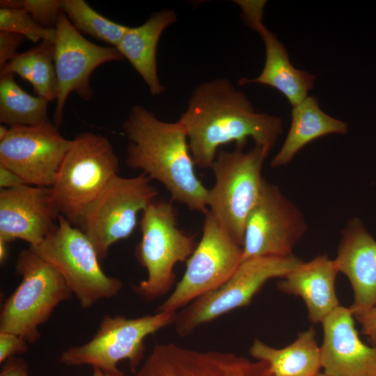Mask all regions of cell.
Returning <instances> with one entry per match:
<instances>
[{
    "label": "cell",
    "mask_w": 376,
    "mask_h": 376,
    "mask_svg": "<svg viewBox=\"0 0 376 376\" xmlns=\"http://www.w3.org/2000/svg\"><path fill=\"white\" fill-rule=\"evenodd\" d=\"M122 127L129 140L127 166L160 182L171 200L206 214L208 189L196 174L187 136L180 123L161 120L143 106L136 104Z\"/></svg>",
    "instance_id": "2"
},
{
    "label": "cell",
    "mask_w": 376,
    "mask_h": 376,
    "mask_svg": "<svg viewBox=\"0 0 376 376\" xmlns=\"http://www.w3.org/2000/svg\"><path fill=\"white\" fill-rule=\"evenodd\" d=\"M61 8L79 33L115 47L129 27L104 17L84 0H62Z\"/></svg>",
    "instance_id": "26"
},
{
    "label": "cell",
    "mask_w": 376,
    "mask_h": 376,
    "mask_svg": "<svg viewBox=\"0 0 376 376\" xmlns=\"http://www.w3.org/2000/svg\"><path fill=\"white\" fill-rule=\"evenodd\" d=\"M0 6L22 9L40 26L52 29L63 11L58 0H1Z\"/></svg>",
    "instance_id": "28"
},
{
    "label": "cell",
    "mask_w": 376,
    "mask_h": 376,
    "mask_svg": "<svg viewBox=\"0 0 376 376\" xmlns=\"http://www.w3.org/2000/svg\"><path fill=\"white\" fill-rule=\"evenodd\" d=\"M177 21L175 11L162 9L142 24L128 29L116 48L129 61L147 85L152 95L166 91L157 68V48L164 30Z\"/></svg>",
    "instance_id": "21"
},
{
    "label": "cell",
    "mask_w": 376,
    "mask_h": 376,
    "mask_svg": "<svg viewBox=\"0 0 376 376\" xmlns=\"http://www.w3.org/2000/svg\"><path fill=\"white\" fill-rule=\"evenodd\" d=\"M119 160L108 139L90 132L72 139L51 187L55 207L77 226L86 207L116 175Z\"/></svg>",
    "instance_id": "4"
},
{
    "label": "cell",
    "mask_w": 376,
    "mask_h": 376,
    "mask_svg": "<svg viewBox=\"0 0 376 376\" xmlns=\"http://www.w3.org/2000/svg\"><path fill=\"white\" fill-rule=\"evenodd\" d=\"M268 154L258 145L247 152L240 148L222 150L210 168L215 182L208 189V210L242 246L246 218L260 194L262 168Z\"/></svg>",
    "instance_id": "7"
},
{
    "label": "cell",
    "mask_w": 376,
    "mask_h": 376,
    "mask_svg": "<svg viewBox=\"0 0 376 376\" xmlns=\"http://www.w3.org/2000/svg\"><path fill=\"white\" fill-rule=\"evenodd\" d=\"M347 130V123L324 113L317 98L308 96L292 107L290 127L282 146L272 159L270 166H285L312 141L331 134H345Z\"/></svg>",
    "instance_id": "22"
},
{
    "label": "cell",
    "mask_w": 376,
    "mask_h": 376,
    "mask_svg": "<svg viewBox=\"0 0 376 376\" xmlns=\"http://www.w3.org/2000/svg\"><path fill=\"white\" fill-rule=\"evenodd\" d=\"M93 368V372L92 376H125L124 373L122 371L119 373H111L105 372L98 368Z\"/></svg>",
    "instance_id": "35"
},
{
    "label": "cell",
    "mask_w": 376,
    "mask_h": 376,
    "mask_svg": "<svg viewBox=\"0 0 376 376\" xmlns=\"http://www.w3.org/2000/svg\"><path fill=\"white\" fill-rule=\"evenodd\" d=\"M315 376H329L326 374H324V373H319L317 375Z\"/></svg>",
    "instance_id": "37"
},
{
    "label": "cell",
    "mask_w": 376,
    "mask_h": 376,
    "mask_svg": "<svg viewBox=\"0 0 376 376\" xmlns=\"http://www.w3.org/2000/svg\"><path fill=\"white\" fill-rule=\"evenodd\" d=\"M354 317L361 324L363 334L368 338L372 346L376 347V306Z\"/></svg>",
    "instance_id": "31"
},
{
    "label": "cell",
    "mask_w": 376,
    "mask_h": 376,
    "mask_svg": "<svg viewBox=\"0 0 376 376\" xmlns=\"http://www.w3.org/2000/svg\"><path fill=\"white\" fill-rule=\"evenodd\" d=\"M58 216L51 187L0 189V240H22L36 246L55 228Z\"/></svg>",
    "instance_id": "16"
},
{
    "label": "cell",
    "mask_w": 376,
    "mask_h": 376,
    "mask_svg": "<svg viewBox=\"0 0 376 376\" xmlns=\"http://www.w3.org/2000/svg\"><path fill=\"white\" fill-rule=\"evenodd\" d=\"M303 260L292 255L262 256L243 260L219 288L191 301L177 312L175 331L187 336L202 324L236 308L249 305L270 279L284 278Z\"/></svg>",
    "instance_id": "10"
},
{
    "label": "cell",
    "mask_w": 376,
    "mask_h": 376,
    "mask_svg": "<svg viewBox=\"0 0 376 376\" xmlns=\"http://www.w3.org/2000/svg\"><path fill=\"white\" fill-rule=\"evenodd\" d=\"M54 41L42 40L18 54L0 69V74L19 75L29 82L37 96L47 101L56 99V77L54 63Z\"/></svg>",
    "instance_id": "24"
},
{
    "label": "cell",
    "mask_w": 376,
    "mask_h": 376,
    "mask_svg": "<svg viewBox=\"0 0 376 376\" xmlns=\"http://www.w3.org/2000/svg\"><path fill=\"white\" fill-rule=\"evenodd\" d=\"M8 243L0 240V263H3L8 256Z\"/></svg>",
    "instance_id": "34"
},
{
    "label": "cell",
    "mask_w": 376,
    "mask_h": 376,
    "mask_svg": "<svg viewBox=\"0 0 376 376\" xmlns=\"http://www.w3.org/2000/svg\"><path fill=\"white\" fill-rule=\"evenodd\" d=\"M242 246L208 211L202 236L187 260L183 276L157 311L177 312L222 285L242 262Z\"/></svg>",
    "instance_id": "11"
},
{
    "label": "cell",
    "mask_w": 376,
    "mask_h": 376,
    "mask_svg": "<svg viewBox=\"0 0 376 376\" xmlns=\"http://www.w3.org/2000/svg\"><path fill=\"white\" fill-rule=\"evenodd\" d=\"M0 31L21 34L34 42L54 41L56 36L55 29L40 26L25 10L11 7H0Z\"/></svg>",
    "instance_id": "27"
},
{
    "label": "cell",
    "mask_w": 376,
    "mask_h": 376,
    "mask_svg": "<svg viewBox=\"0 0 376 376\" xmlns=\"http://www.w3.org/2000/svg\"><path fill=\"white\" fill-rule=\"evenodd\" d=\"M176 315L177 312L166 311L135 318L104 315L92 338L63 350L59 361L68 366L88 365L116 373L120 372L118 363L127 360L136 374L143 358L146 338L174 324Z\"/></svg>",
    "instance_id": "9"
},
{
    "label": "cell",
    "mask_w": 376,
    "mask_h": 376,
    "mask_svg": "<svg viewBox=\"0 0 376 376\" xmlns=\"http://www.w3.org/2000/svg\"><path fill=\"white\" fill-rule=\"evenodd\" d=\"M306 229V221L297 206L278 186L264 179L260 196L246 220L242 261L292 255Z\"/></svg>",
    "instance_id": "12"
},
{
    "label": "cell",
    "mask_w": 376,
    "mask_h": 376,
    "mask_svg": "<svg viewBox=\"0 0 376 376\" xmlns=\"http://www.w3.org/2000/svg\"><path fill=\"white\" fill-rule=\"evenodd\" d=\"M0 376H29L27 363L22 358L13 357L3 363Z\"/></svg>",
    "instance_id": "32"
},
{
    "label": "cell",
    "mask_w": 376,
    "mask_h": 376,
    "mask_svg": "<svg viewBox=\"0 0 376 376\" xmlns=\"http://www.w3.org/2000/svg\"><path fill=\"white\" fill-rule=\"evenodd\" d=\"M338 270L334 259L319 255L308 262H302L278 284L285 293L300 297L313 323L322 322L340 306L335 290Z\"/></svg>",
    "instance_id": "20"
},
{
    "label": "cell",
    "mask_w": 376,
    "mask_h": 376,
    "mask_svg": "<svg viewBox=\"0 0 376 376\" xmlns=\"http://www.w3.org/2000/svg\"><path fill=\"white\" fill-rule=\"evenodd\" d=\"M141 215V238L135 256L146 269L147 277L133 290L141 299L150 301L171 290L175 281V265L187 260L197 244L194 236L179 228L176 210L171 202L155 200Z\"/></svg>",
    "instance_id": "5"
},
{
    "label": "cell",
    "mask_w": 376,
    "mask_h": 376,
    "mask_svg": "<svg viewBox=\"0 0 376 376\" xmlns=\"http://www.w3.org/2000/svg\"><path fill=\"white\" fill-rule=\"evenodd\" d=\"M71 142L49 120L9 127L0 140V166L16 173L26 185L51 187Z\"/></svg>",
    "instance_id": "13"
},
{
    "label": "cell",
    "mask_w": 376,
    "mask_h": 376,
    "mask_svg": "<svg viewBox=\"0 0 376 376\" xmlns=\"http://www.w3.org/2000/svg\"><path fill=\"white\" fill-rule=\"evenodd\" d=\"M157 195L143 173L130 178L116 175L86 207L76 226L90 240L100 261L113 244L132 234L139 214Z\"/></svg>",
    "instance_id": "8"
},
{
    "label": "cell",
    "mask_w": 376,
    "mask_h": 376,
    "mask_svg": "<svg viewBox=\"0 0 376 376\" xmlns=\"http://www.w3.org/2000/svg\"><path fill=\"white\" fill-rule=\"evenodd\" d=\"M15 274L22 281L1 306L0 331L19 336L33 345L41 336L40 326L73 294L59 272L31 246L19 253Z\"/></svg>",
    "instance_id": "3"
},
{
    "label": "cell",
    "mask_w": 376,
    "mask_h": 376,
    "mask_svg": "<svg viewBox=\"0 0 376 376\" xmlns=\"http://www.w3.org/2000/svg\"><path fill=\"white\" fill-rule=\"evenodd\" d=\"M54 63L56 77V104L54 114L60 126L68 95L75 92L85 100L93 97L89 85L92 72L100 65L125 59L115 47L97 45L86 39L62 11L55 28Z\"/></svg>",
    "instance_id": "14"
},
{
    "label": "cell",
    "mask_w": 376,
    "mask_h": 376,
    "mask_svg": "<svg viewBox=\"0 0 376 376\" xmlns=\"http://www.w3.org/2000/svg\"><path fill=\"white\" fill-rule=\"evenodd\" d=\"M338 272L349 279L354 301L349 307L354 316L376 306V240L359 217L349 220L341 231L334 259Z\"/></svg>",
    "instance_id": "19"
},
{
    "label": "cell",
    "mask_w": 376,
    "mask_h": 376,
    "mask_svg": "<svg viewBox=\"0 0 376 376\" xmlns=\"http://www.w3.org/2000/svg\"><path fill=\"white\" fill-rule=\"evenodd\" d=\"M242 11L244 23L256 31L263 40L265 61L261 73L254 79L242 78L240 85L260 84L281 93L293 107L308 97L313 88L315 75L295 68L290 61L288 53L276 36L263 22L266 1H235Z\"/></svg>",
    "instance_id": "17"
},
{
    "label": "cell",
    "mask_w": 376,
    "mask_h": 376,
    "mask_svg": "<svg viewBox=\"0 0 376 376\" xmlns=\"http://www.w3.org/2000/svg\"><path fill=\"white\" fill-rule=\"evenodd\" d=\"M353 317L340 305L321 322V366L329 376H376V347L362 342Z\"/></svg>",
    "instance_id": "18"
},
{
    "label": "cell",
    "mask_w": 376,
    "mask_h": 376,
    "mask_svg": "<svg viewBox=\"0 0 376 376\" xmlns=\"http://www.w3.org/2000/svg\"><path fill=\"white\" fill-rule=\"evenodd\" d=\"M136 376H274L263 361L231 352L155 344Z\"/></svg>",
    "instance_id": "15"
},
{
    "label": "cell",
    "mask_w": 376,
    "mask_h": 376,
    "mask_svg": "<svg viewBox=\"0 0 376 376\" xmlns=\"http://www.w3.org/2000/svg\"><path fill=\"white\" fill-rule=\"evenodd\" d=\"M25 37L21 34L0 31V69L17 54V49L22 45Z\"/></svg>",
    "instance_id": "30"
},
{
    "label": "cell",
    "mask_w": 376,
    "mask_h": 376,
    "mask_svg": "<svg viewBox=\"0 0 376 376\" xmlns=\"http://www.w3.org/2000/svg\"><path fill=\"white\" fill-rule=\"evenodd\" d=\"M28 344L29 343L19 336L0 331V363H4L16 354L27 352Z\"/></svg>",
    "instance_id": "29"
},
{
    "label": "cell",
    "mask_w": 376,
    "mask_h": 376,
    "mask_svg": "<svg viewBox=\"0 0 376 376\" xmlns=\"http://www.w3.org/2000/svg\"><path fill=\"white\" fill-rule=\"evenodd\" d=\"M178 121L196 166L211 168L221 146L244 148L251 138L268 152L283 132L278 116L255 110L245 93L226 78L206 81L191 93Z\"/></svg>",
    "instance_id": "1"
},
{
    "label": "cell",
    "mask_w": 376,
    "mask_h": 376,
    "mask_svg": "<svg viewBox=\"0 0 376 376\" xmlns=\"http://www.w3.org/2000/svg\"><path fill=\"white\" fill-rule=\"evenodd\" d=\"M249 353L266 362L274 376H315L322 368L320 347L313 328L299 333L292 343L280 349L255 339Z\"/></svg>",
    "instance_id": "23"
},
{
    "label": "cell",
    "mask_w": 376,
    "mask_h": 376,
    "mask_svg": "<svg viewBox=\"0 0 376 376\" xmlns=\"http://www.w3.org/2000/svg\"><path fill=\"white\" fill-rule=\"evenodd\" d=\"M49 101L24 91L11 73L0 74V121L9 127L32 126L48 121Z\"/></svg>",
    "instance_id": "25"
},
{
    "label": "cell",
    "mask_w": 376,
    "mask_h": 376,
    "mask_svg": "<svg viewBox=\"0 0 376 376\" xmlns=\"http://www.w3.org/2000/svg\"><path fill=\"white\" fill-rule=\"evenodd\" d=\"M23 185L26 184L16 173L0 166V189H12Z\"/></svg>",
    "instance_id": "33"
},
{
    "label": "cell",
    "mask_w": 376,
    "mask_h": 376,
    "mask_svg": "<svg viewBox=\"0 0 376 376\" xmlns=\"http://www.w3.org/2000/svg\"><path fill=\"white\" fill-rule=\"evenodd\" d=\"M31 247L59 272L83 308L116 297L123 288L119 279L108 276L102 270L88 237L61 215L45 239Z\"/></svg>",
    "instance_id": "6"
},
{
    "label": "cell",
    "mask_w": 376,
    "mask_h": 376,
    "mask_svg": "<svg viewBox=\"0 0 376 376\" xmlns=\"http://www.w3.org/2000/svg\"><path fill=\"white\" fill-rule=\"evenodd\" d=\"M9 127L1 125L0 126V140L3 139L8 134Z\"/></svg>",
    "instance_id": "36"
}]
</instances>
